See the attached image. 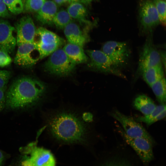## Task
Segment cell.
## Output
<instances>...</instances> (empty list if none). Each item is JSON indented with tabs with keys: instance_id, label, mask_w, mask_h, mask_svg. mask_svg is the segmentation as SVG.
<instances>
[{
	"instance_id": "1",
	"label": "cell",
	"mask_w": 166,
	"mask_h": 166,
	"mask_svg": "<svg viewBox=\"0 0 166 166\" xmlns=\"http://www.w3.org/2000/svg\"><path fill=\"white\" fill-rule=\"evenodd\" d=\"M45 87L41 81L30 77L14 81L6 93L5 106L15 109L34 106L43 99Z\"/></svg>"
},
{
	"instance_id": "2",
	"label": "cell",
	"mask_w": 166,
	"mask_h": 166,
	"mask_svg": "<svg viewBox=\"0 0 166 166\" xmlns=\"http://www.w3.org/2000/svg\"><path fill=\"white\" fill-rule=\"evenodd\" d=\"M48 126L54 138L65 143H83L87 138L85 124L70 112L61 111L51 115L48 119Z\"/></svg>"
},
{
	"instance_id": "3",
	"label": "cell",
	"mask_w": 166,
	"mask_h": 166,
	"mask_svg": "<svg viewBox=\"0 0 166 166\" xmlns=\"http://www.w3.org/2000/svg\"><path fill=\"white\" fill-rule=\"evenodd\" d=\"M19 158L24 166H56L55 158L50 151L37 146L36 143L29 144L19 150Z\"/></svg>"
},
{
	"instance_id": "4",
	"label": "cell",
	"mask_w": 166,
	"mask_h": 166,
	"mask_svg": "<svg viewBox=\"0 0 166 166\" xmlns=\"http://www.w3.org/2000/svg\"><path fill=\"white\" fill-rule=\"evenodd\" d=\"M101 50L109 57L115 68L119 71H121L129 63L131 50L126 42L107 41L103 45Z\"/></svg>"
},
{
	"instance_id": "5",
	"label": "cell",
	"mask_w": 166,
	"mask_h": 166,
	"mask_svg": "<svg viewBox=\"0 0 166 166\" xmlns=\"http://www.w3.org/2000/svg\"><path fill=\"white\" fill-rule=\"evenodd\" d=\"M33 43L39 52L41 59L59 48L64 41L53 32L39 27L36 29Z\"/></svg>"
},
{
	"instance_id": "6",
	"label": "cell",
	"mask_w": 166,
	"mask_h": 166,
	"mask_svg": "<svg viewBox=\"0 0 166 166\" xmlns=\"http://www.w3.org/2000/svg\"><path fill=\"white\" fill-rule=\"evenodd\" d=\"M162 65L160 53L154 44L152 33L148 35L140 51L134 79L136 80L146 69Z\"/></svg>"
},
{
	"instance_id": "7",
	"label": "cell",
	"mask_w": 166,
	"mask_h": 166,
	"mask_svg": "<svg viewBox=\"0 0 166 166\" xmlns=\"http://www.w3.org/2000/svg\"><path fill=\"white\" fill-rule=\"evenodd\" d=\"M76 65L68 57L63 49L59 48L51 54L44 64V68L49 73L65 76L73 72Z\"/></svg>"
},
{
	"instance_id": "8",
	"label": "cell",
	"mask_w": 166,
	"mask_h": 166,
	"mask_svg": "<svg viewBox=\"0 0 166 166\" xmlns=\"http://www.w3.org/2000/svg\"><path fill=\"white\" fill-rule=\"evenodd\" d=\"M110 115L121 125L127 135L132 138H143L149 140L154 144L155 141L145 128L132 117L126 115L115 110L110 113Z\"/></svg>"
},
{
	"instance_id": "9",
	"label": "cell",
	"mask_w": 166,
	"mask_h": 166,
	"mask_svg": "<svg viewBox=\"0 0 166 166\" xmlns=\"http://www.w3.org/2000/svg\"><path fill=\"white\" fill-rule=\"evenodd\" d=\"M86 53L90 58L89 66L92 69L126 79L121 71L116 69L107 56L101 50H88Z\"/></svg>"
},
{
	"instance_id": "10",
	"label": "cell",
	"mask_w": 166,
	"mask_h": 166,
	"mask_svg": "<svg viewBox=\"0 0 166 166\" xmlns=\"http://www.w3.org/2000/svg\"><path fill=\"white\" fill-rule=\"evenodd\" d=\"M139 17L141 31L144 34L152 33L160 23L158 15L153 2L145 0L140 4Z\"/></svg>"
},
{
	"instance_id": "11",
	"label": "cell",
	"mask_w": 166,
	"mask_h": 166,
	"mask_svg": "<svg viewBox=\"0 0 166 166\" xmlns=\"http://www.w3.org/2000/svg\"><path fill=\"white\" fill-rule=\"evenodd\" d=\"M117 128L120 135L126 143L134 150L143 162L149 163L153 159V144L144 138L129 137L120 126H118Z\"/></svg>"
},
{
	"instance_id": "12",
	"label": "cell",
	"mask_w": 166,
	"mask_h": 166,
	"mask_svg": "<svg viewBox=\"0 0 166 166\" xmlns=\"http://www.w3.org/2000/svg\"><path fill=\"white\" fill-rule=\"evenodd\" d=\"M14 59V63L25 67L33 66L40 59L39 52L33 43H27L18 46Z\"/></svg>"
},
{
	"instance_id": "13",
	"label": "cell",
	"mask_w": 166,
	"mask_h": 166,
	"mask_svg": "<svg viewBox=\"0 0 166 166\" xmlns=\"http://www.w3.org/2000/svg\"><path fill=\"white\" fill-rule=\"evenodd\" d=\"M15 28L18 46L33 42L37 29L31 17L29 16L22 17L16 23Z\"/></svg>"
},
{
	"instance_id": "14",
	"label": "cell",
	"mask_w": 166,
	"mask_h": 166,
	"mask_svg": "<svg viewBox=\"0 0 166 166\" xmlns=\"http://www.w3.org/2000/svg\"><path fill=\"white\" fill-rule=\"evenodd\" d=\"M15 30L8 21L0 20V48L9 54L14 51L17 44L13 34Z\"/></svg>"
},
{
	"instance_id": "15",
	"label": "cell",
	"mask_w": 166,
	"mask_h": 166,
	"mask_svg": "<svg viewBox=\"0 0 166 166\" xmlns=\"http://www.w3.org/2000/svg\"><path fill=\"white\" fill-rule=\"evenodd\" d=\"M58 10V6L53 0H46L37 12V19L43 25H52L54 17Z\"/></svg>"
},
{
	"instance_id": "16",
	"label": "cell",
	"mask_w": 166,
	"mask_h": 166,
	"mask_svg": "<svg viewBox=\"0 0 166 166\" xmlns=\"http://www.w3.org/2000/svg\"><path fill=\"white\" fill-rule=\"evenodd\" d=\"M65 35L69 43L83 47L86 42V38L76 23L72 22L64 29Z\"/></svg>"
},
{
	"instance_id": "17",
	"label": "cell",
	"mask_w": 166,
	"mask_h": 166,
	"mask_svg": "<svg viewBox=\"0 0 166 166\" xmlns=\"http://www.w3.org/2000/svg\"><path fill=\"white\" fill-rule=\"evenodd\" d=\"M63 49L69 58L76 64L86 62L88 60L82 47L78 45L69 43Z\"/></svg>"
},
{
	"instance_id": "18",
	"label": "cell",
	"mask_w": 166,
	"mask_h": 166,
	"mask_svg": "<svg viewBox=\"0 0 166 166\" xmlns=\"http://www.w3.org/2000/svg\"><path fill=\"white\" fill-rule=\"evenodd\" d=\"M133 104L134 108L144 115L150 113L157 106L150 98L143 94L137 96L135 99Z\"/></svg>"
},
{
	"instance_id": "19",
	"label": "cell",
	"mask_w": 166,
	"mask_h": 166,
	"mask_svg": "<svg viewBox=\"0 0 166 166\" xmlns=\"http://www.w3.org/2000/svg\"><path fill=\"white\" fill-rule=\"evenodd\" d=\"M166 116V104H160L156 106L154 110L147 115L140 116L136 120L150 126L158 121L160 120Z\"/></svg>"
},
{
	"instance_id": "20",
	"label": "cell",
	"mask_w": 166,
	"mask_h": 166,
	"mask_svg": "<svg viewBox=\"0 0 166 166\" xmlns=\"http://www.w3.org/2000/svg\"><path fill=\"white\" fill-rule=\"evenodd\" d=\"M164 68L162 65H156L145 70L141 76L144 81L150 86L164 77Z\"/></svg>"
},
{
	"instance_id": "21",
	"label": "cell",
	"mask_w": 166,
	"mask_h": 166,
	"mask_svg": "<svg viewBox=\"0 0 166 166\" xmlns=\"http://www.w3.org/2000/svg\"><path fill=\"white\" fill-rule=\"evenodd\" d=\"M67 10L72 18L85 22L87 12L82 3L79 2L71 3Z\"/></svg>"
},
{
	"instance_id": "22",
	"label": "cell",
	"mask_w": 166,
	"mask_h": 166,
	"mask_svg": "<svg viewBox=\"0 0 166 166\" xmlns=\"http://www.w3.org/2000/svg\"><path fill=\"white\" fill-rule=\"evenodd\" d=\"M150 87L160 104H166V80L165 77L157 81Z\"/></svg>"
},
{
	"instance_id": "23",
	"label": "cell",
	"mask_w": 166,
	"mask_h": 166,
	"mask_svg": "<svg viewBox=\"0 0 166 166\" xmlns=\"http://www.w3.org/2000/svg\"><path fill=\"white\" fill-rule=\"evenodd\" d=\"M72 22L71 18L67 10L61 9L58 10L53 20V24L59 29H64Z\"/></svg>"
},
{
	"instance_id": "24",
	"label": "cell",
	"mask_w": 166,
	"mask_h": 166,
	"mask_svg": "<svg viewBox=\"0 0 166 166\" xmlns=\"http://www.w3.org/2000/svg\"><path fill=\"white\" fill-rule=\"evenodd\" d=\"M153 2L158 15L160 23L165 26L166 22L165 0H154Z\"/></svg>"
},
{
	"instance_id": "25",
	"label": "cell",
	"mask_w": 166,
	"mask_h": 166,
	"mask_svg": "<svg viewBox=\"0 0 166 166\" xmlns=\"http://www.w3.org/2000/svg\"><path fill=\"white\" fill-rule=\"evenodd\" d=\"M8 10L13 14H17L24 10V5L22 0H3Z\"/></svg>"
},
{
	"instance_id": "26",
	"label": "cell",
	"mask_w": 166,
	"mask_h": 166,
	"mask_svg": "<svg viewBox=\"0 0 166 166\" xmlns=\"http://www.w3.org/2000/svg\"><path fill=\"white\" fill-rule=\"evenodd\" d=\"M46 0H26L24 10L29 12H37Z\"/></svg>"
},
{
	"instance_id": "27",
	"label": "cell",
	"mask_w": 166,
	"mask_h": 166,
	"mask_svg": "<svg viewBox=\"0 0 166 166\" xmlns=\"http://www.w3.org/2000/svg\"><path fill=\"white\" fill-rule=\"evenodd\" d=\"M11 76V73L10 71L0 70V89H6Z\"/></svg>"
},
{
	"instance_id": "28",
	"label": "cell",
	"mask_w": 166,
	"mask_h": 166,
	"mask_svg": "<svg viewBox=\"0 0 166 166\" xmlns=\"http://www.w3.org/2000/svg\"><path fill=\"white\" fill-rule=\"evenodd\" d=\"M12 59L9 54L0 48V67H3L10 65Z\"/></svg>"
},
{
	"instance_id": "29",
	"label": "cell",
	"mask_w": 166,
	"mask_h": 166,
	"mask_svg": "<svg viewBox=\"0 0 166 166\" xmlns=\"http://www.w3.org/2000/svg\"><path fill=\"white\" fill-rule=\"evenodd\" d=\"M9 16L8 10L3 0H0V17L6 18Z\"/></svg>"
},
{
	"instance_id": "30",
	"label": "cell",
	"mask_w": 166,
	"mask_h": 166,
	"mask_svg": "<svg viewBox=\"0 0 166 166\" xmlns=\"http://www.w3.org/2000/svg\"><path fill=\"white\" fill-rule=\"evenodd\" d=\"M6 89H0V112L5 106Z\"/></svg>"
},
{
	"instance_id": "31",
	"label": "cell",
	"mask_w": 166,
	"mask_h": 166,
	"mask_svg": "<svg viewBox=\"0 0 166 166\" xmlns=\"http://www.w3.org/2000/svg\"><path fill=\"white\" fill-rule=\"evenodd\" d=\"M105 166H129L126 163L122 161H113L109 162Z\"/></svg>"
},
{
	"instance_id": "32",
	"label": "cell",
	"mask_w": 166,
	"mask_h": 166,
	"mask_svg": "<svg viewBox=\"0 0 166 166\" xmlns=\"http://www.w3.org/2000/svg\"><path fill=\"white\" fill-rule=\"evenodd\" d=\"M9 158L8 154L0 150V166H2Z\"/></svg>"
},
{
	"instance_id": "33",
	"label": "cell",
	"mask_w": 166,
	"mask_h": 166,
	"mask_svg": "<svg viewBox=\"0 0 166 166\" xmlns=\"http://www.w3.org/2000/svg\"><path fill=\"white\" fill-rule=\"evenodd\" d=\"M8 166H24L21 163L19 157L13 160Z\"/></svg>"
},
{
	"instance_id": "34",
	"label": "cell",
	"mask_w": 166,
	"mask_h": 166,
	"mask_svg": "<svg viewBox=\"0 0 166 166\" xmlns=\"http://www.w3.org/2000/svg\"><path fill=\"white\" fill-rule=\"evenodd\" d=\"M53 1L57 6L63 5L67 2L65 0H53Z\"/></svg>"
},
{
	"instance_id": "35",
	"label": "cell",
	"mask_w": 166,
	"mask_h": 166,
	"mask_svg": "<svg viewBox=\"0 0 166 166\" xmlns=\"http://www.w3.org/2000/svg\"><path fill=\"white\" fill-rule=\"evenodd\" d=\"M78 2L86 5H89L91 2L92 0H77Z\"/></svg>"
},
{
	"instance_id": "36",
	"label": "cell",
	"mask_w": 166,
	"mask_h": 166,
	"mask_svg": "<svg viewBox=\"0 0 166 166\" xmlns=\"http://www.w3.org/2000/svg\"><path fill=\"white\" fill-rule=\"evenodd\" d=\"M66 2H69V3H71L73 2H78L77 0H65Z\"/></svg>"
},
{
	"instance_id": "37",
	"label": "cell",
	"mask_w": 166,
	"mask_h": 166,
	"mask_svg": "<svg viewBox=\"0 0 166 166\" xmlns=\"http://www.w3.org/2000/svg\"><path fill=\"white\" fill-rule=\"evenodd\" d=\"M26 0H22V3H23V5H24V3H25V2Z\"/></svg>"
}]
</instances>
